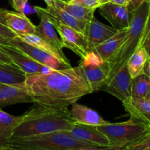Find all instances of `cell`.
Here are the masks:
<instances>
[{
	"instance_id": "29",
	"label": "cell",
	"mask_w": 150,
	"mask_h": 150,
	"mask_svg": "<svg viewBox=\"0 0 150 150\" xmlns=\"http://www.w3.org/2000/svg\"><path fill=\"white\" fill-rule=\"evenodd\" d=\"M28 0H11L12 6L16 12L24 13V8Z\"/></svg>"
},
{
	"instance_id": "36",
	"label": "cell",
	"mask_w": 150,
	"mask_h": 150,
	"mask_svg": "<svg viewBox=\"0 0 150 150\" xmlns=\"http://www.w3.org/2000/svg\"><path fill=\"white\" fill-rule=\"evenodd\" d=\"M142 46L144 47V48L146 49V51H147L148 54H149V56L150 57V32H149V35H148L147 37H146V40H144V42Z\"/></svg>"
},
{
	"instance_id": "7",
	"label": "cell",
	"mask_w": 150,
	"mask_h": 150,
	"mask_svg": "<svg viewBox=\"0 0 150 150\" xmlns=\"http://www.w3.org/2000/svg\"><path fill=\"white\" fill-rule=\"evenodd\" d=\"M49 16L51 23L54 25L57 34L59 35L63 48L71 50L81 59L84 58L89 53L85 35L67 25L63 24L50 15Z\"/></svg>"
},
{
	"instance_id": "24",
	"label": "cell",
	"mask_w": 150,
	"mask_h": 150,
	"mask_svg": "<svg viewBox=\"0 0 150 150\" xmlns=\"http://www.w3.org/2000/svg\"><path fill=\"white\" fill-rule=\"evenodd\" d=\"M54 4L65 10L79 21L89 23L92 17L95 16V9H90L78 4H71L64 0H54Z\"/></svg>"
},
{
	"instance_id": "20",
	"label": "cell",
	"mask_w": 150,
	"mask_h": 150,
	"mask_svg": "<svg viewBox=\"0 0 150 150\" xmlns=\"http://www.w3.org/2000/svg\"><path fill=\"white\" fill-rule=\"evenodd\" d=\"M17 37L23 42L34 45V46L38 47V48L49 53L50 54L53 55L54 57L59 59L60 60H62L63 62L67 64V65L71 66L70 61L67 59V58L65 57V55H64L62 50L58 49L55 46L51 45L48 41L42 38L38 34H29V35H21V36Z\"/></svg>"
},
{
	"instance_id": "12",
	"label": "cell",
	"mask_w": 150,
	"mask_h": 150,
	"mask_svg": "<svg viewBox=\"0 0 150 150\" xmlns=\"http://www.w3.org/2000/svg\"><path fill=\"white\" fill-rule=\"evenodd\" d=\"M0 48L8 55L13 64L22 70L26 76L41 74L52 70V69L37 62L27 55L13 47L0 45Z\"/></svg>"
},
{
	"instance_id": "41",
	"label": "cell",
	"mask_w": 150,
	"mask_h": 150,
	"mask_svg": "<svg viewBox=\"0 0 150 150\" xmlns=\"http://www.w3.org/2000/svg\"><path fill=\"white\" fill-rule=\"evenodd\" d=\"M144 98H146V100H148L150 101V91H149V92H148V94H147V95H146V96Z\"/></svg>"
},
{
	"instance_id": "4",
	"label": "cell",
	"mask_w": 150,
	"mask_h": 150,
	"mask_svg": "<svg viewBox=\"0 0 150 150\" xmlns=\"http://www.w3.org/2000/svg\"><path fill=\"white\" fill-rule=\"evenodd\" d=\"M150 1H145L133 11V18L128 26L127 36L124 42L115 54L108 62L109 65V74L107 81L113 77L119 69L126 64L135 50L140 45L141 40L146 24Z\"/></svg>"
},
{
	"instance_id": "1",
	"label": "cell",
	"mask_w": 150,
	"mask_h": 150,
	"mask_svg": "<svg viewBox=\"0 0 150 150\" xmlns=\"http://www.w3.org/2000/svg\"><path fill=\"white\" fill-rule=\"evenodd\" d=\"M32 103L52 107L68 108L82 97L93 92L80 65L28 75L25 80Z\"/></svg>"
},
{
	"instance_id": "11",
	"label": "cell",
	"mask_w": 150,
	"mask_h": 150,
	"mask_svg": "<svg viewBox=\"0 0 150 150\" xmlns=\"http://www.w3.org/2000/svg\"><path fill=\"white\" fill-rule=\"evenodd\" d=\"M118 31V29H116L113 26H107L100 22L95 16L92 17L86 24L84 33L87 41L89 52L95 47L115 35Z\"/></svg>"
},
{
	"instance_id": "15",
	"label": "cell",
	"mask_w": 150,
	"mask_h": 150,
	"mask_svg": "<svg viewBox=\"0 0 150 150\" xmlns=\"http://www.w3.org/2000/svg\"><path fill=\"white\" fill-rule=\"evenodd\" d=\"M35 10L40 19L39 25L36 26V34L40 35L56 48L62 51L61 40L57 35L58 34L51 23L48 13L45 11V8L38 6H35Z\"/></svg>"
},
{
	"instance_id": "18",
	"label": "cell",
	"mask_w": 150,
	"mask_h": 150,
	"mask_svg": "<svg viewBox=\"0 0 150 150\" xmlns=\"http://www.w3.org/2000/svg\"><path fill=\"white\" fill-rule=\"evenodd\" d=\"M127 30L128 28L119 29L118 32L115 35L105 40L100 45L95 47L91 51L96 53L103 61L108 62L117 53L122 42H124L127 36Z\"/></svg>"
},
{
	"instance_id": "43",
	"label": "cell",
	"mask_w": 150,
	"mask_h": 150,
	"mask_svg": "<svg viewBox=\"0 0 150 150\" xmlns=\"http://www.w3.org/2000/svg\"><path fill=\"white\" fill-rule=\"evenodd\" d=\"M149 132H150V129H149Z\"/></svg>"
},
{
	"instance_id": "33",
	"label": "cell",
	"mask_w": 150,
	"mask_h": 150,
	"mask_svg": "<svg viewBox=\"0 0 150 150\" xmlns=\"http://www.w3.org/2000/svg\"><path fill=\"white\" fill-rule=\"evenodd\" d=\"M145 1H150V0H130V3L128 7L131 11H134Z\"/></svg>"
},
{
	"instance_id": "3",
	"label": "cell",
	"mask_w": 150,
	"mask_h": 150,
	"mask_svg": "<svg viewBox=\"0 0 150 150\" xmlns=\"http://www.w3.org/2000/svg\"><path fill=\"white\" fill-rule=\"evenodd\" d=\"M7 150H67L83 147H98L79 141L67 131H57L29 137L11 139L4 145Z\"/></svg>"
},
{
	"instance_id": "26",
	"label": "cell",
	"mask_w": 150,
	"mask_h": 150,
	"mask_svg": "<svg viewBox=\"0 0 150 150\" xmlns=\"http://www.w3.org/2000/svg\"><path fill=\"white\" fill-rule=\"evenodd\" d=\"M150 91V78L145 74L139 75L132 79L131 97L145 98Z\"/></svg>"
},
{
	"instance_id": "35",
	"label": "cell",
	"mask_w": 150,
	"mask_h": 150,
	"mask_svg": "<svg viewBox=\"0 0 150 150\" xmlns=\"http://www.w3.org/2000/svg\"><path fill=\"white\" fill-rule=\"evenodd\" d=\"M7 10L4 9H0V23L2 24L7 26V21H6V13H7Z\"/></svg>"
},
{
	"instance_id": "37",
	"label": "cell",
	"mask_w": 150,
	"mask_h": 150,
	"mask_svg": "<svg viewBox=\"0 0 150 150\" xmlns=\"http://www.w3.org/2000/svg\"><path fill=\"white\" fill-rule=\"evenodd\" d=\"M143 73L150 78V57L147 59V61L146 62V63H145V65L144 67Z\"/></svg>"
},
{
	"instance_id": "31",
	"label": "cell",
	"mask_w": 150,
	"mask_h": 150,
	"mask_svg": "<svg viewBox=\"0 0 150 150\" xmlns=\"http://www.w3.org/2000/svg\"><path fill=\"white\" fill-rule=\"evenodd\" d=\"M121 148L115 147V146H107V147H83V148H76V149H71L67 150H121Z\"/></svg>"
},
{
	"instance_id": "30",
	"label": "cell",
	"mask_w": 150,
	"mask_h": 150,
	"mask_svg": "<svg viewBox=\"0 0 150 150\" xmlns=\"http://www.w3.org/2000/svg\"><path fill=\"white\" fill-rule=\"evenodd\" d=\"M149 32H150V5H149V13H148L147 18H146V24H145L144 29L143 35H142V40H141L140 45H139V46H142V45H143L144 42V40H146V37H147V35H149Z\"/></svg>"
},
{
	"instance_id": "14",
	"label": "cell",
	"mask_w": 150,
	"mask_h": 150,
	"mask_svg": "<svg viewBox=\"0 0 150 150\" xmlns=\"http://www.w3.org/2000/svg\"><path fill=\"white\" fill-rule=\"evenodd\" d=\"M23 103H32L25 83L0 86V108Z\"/></svg>"
},
{
	"instance_id": "25",
	"label": "cell",
	"mask_w": 150,
	"mask_h": 150,
	"mask_svg": "<svg viewBox=\"0 0 150 150\" xmlns=\"http://www.w3.org/2000/svg\"><path fill=\"white\" fill-rule=\"evenodd\" d=\"M149 57V54L144 47L139 46L135 50L126 63L132 79L143 73L144 67Z\"/></svg>"
},
{
	"instance_id": "8",
	"label": "cell",
	"mask_w": 150,
	"mask_h": 150,
	"mask_svg": "<svg viewBox=\"0 0 150 150\" xmlns=\"http://www.w3.org/2000/svg\"><path fill=\"white\" fill-rule=\"evenodd\" d=\"M10 42H11V45L13 48L27 55L37 62L46 66L52 70H62V69L72 67V66L67 65L59 59L54 57L49 53L38 47L23 42L17 36L13 39L10 40Z\"/></svg>"
},
{
	"instance_id": "32",
	"label": "cell",
	"mask_w": 150,
	"mask_h": 150,
	"mask_svg": "<svg viewBox=\"0 0 150 150\" xmlns=\"http://www.w3.org/2000/svg\"><path fill=\"white\" fill-rule=\"evenodd\" d=\"M0 64H13L8 55L1 48H0Z\"/></svg>"
},
{
	"instance_id": "23",
	"label": "cell",
	"mask_w": 150,
	"mask_h": 150,
	"mask_svg": "<svg viewBox=\"0 0 150 150\" xmlns=\"http://www.w3.org/2000/svg\"><path fill=\"white\" fill-rule=\"evenodd\" d=\"M26 75L15 64H0V86L24 83Z\"/></svg>"
},
{
	"instance_id": "28",
	"label": "cell",
	"mask_w": 150,
	"mask_h": 150,
	"mask_svg": "<svg viewBox=\"0 0 150 150\" xmlns=\"http://www.w3.org/2000/svg\"><path fill=\"white\" fill-rule=\"evenodd\" d=\"M67 1L71 4H78L87 8L95 10L100 7L99 0H69Z\"/></svg>"
},
{
	"instance_id": "39",
	"label": "cell",
	"mask_w": 150,
	"mask_h": 150,
	"mask_svg": "<svg viewBox=\"0 0 150 150\" xmlns=\"http://www.w3.org/2000/svg\"><path fill=\"white\" fill-rule=\"evenodd\" d=\"M43 1H45V4H47V7H52V6L54 4V0H43Z\"/></svg>"
},
{
	"instance_id": "40",
	"label": "cell",
	"mask_w": 150,
	"mask_h": 150,
	"mask_svg": "<svg viewBox=\"0 0 150 150\" xmlns=\"http://www.w3.org/2000/svg\"><path fill=\"white\" fill-rule=\"evenodd\" d=\"M99 1H100V6H102L103 5V4L108 3V0H99Z\"/></svg>"
},
{
	"instance_id": "6",
	"label": "cell",
	"mask_w": 150,
	"mask_h": 150,
	"mask_svg": "<svg viewBox=\"0 0 150 150\" xmlns=\"http://www.w3.org/2000/svg\"><path fill=\"white\" fill-rule=\"evenodd\" d=\"M79 65L81 67L93 92L100 90L109 74L108 62L103 61L96 53L89 51L84 58L81 59Z\"/></svg>"
},
{
	"instance_id": "9",
	"label": "cell",
	"mask_w": 150,
	"mask_h": 150,
	"mask_svg": "<svg viewBox=\"0 0 150 150\" xmlns=\"http://www.w3.org/2000/svg\"><path fill=\"white\" fill-rule=\"evenodd\" d=\"M132 79L127 65L125 64L101 86L100 90L105 91L123 102L131 97Z\"/></svg>"
},
{
	"instance_id": "42",
	"label": "cell",
	"mask_w": 150,
	"mask_h": 150,
	"mask_svg": "<svg viewBox=\"0 0 150 150\" xmlns=\"http://www.w3.org/2000/svg\"><path fill=\"white\" fill-rule=\"evenodd\" d=\"M0 150H7L4 146H0Z\"/></svg>"
},
{
	"instance_id": "10",
	"label": "cell",
	"mask_w": 150,
	"mask_h": 150,
	"mask_svg": "<svg viewBox=\"0 0 150 150\" xmlns=\"http://www.w3.org/2000/svg\"><path fill=\"white\" fill-rule=\"evenodd\" d=\"M99 13L116 29L128 28L133 18V11L128 6L106 3L99 7Z\"/></svg>"
},
{
	"instance_id": "17",
	"label": "cell",
	"mask_w": 150,
	"mask_h": 150,
	"mask_svg": "<svg viewBox=\"0 0 150 150\" xmlns=\"http://www.w3.org/2000/svg\"><path fill=\"white\" fill-rule=\"evenodd\" d=\"M122 105L130 117L150 126V101L144 98H133L123 101Z\"/></svg>"
},
{
	"instance_id": "38",
	"label": "cell",
	"mask_w": 150,
	"mask_h": 150,
	"mask_svg": "<svg viewBox=\"0 0 150 150\" xmlns=\"http://www.w3.org/2000/svg\"><path fill=\"white\" fill-rule=\"evenodd\" d=\"M0 45L12 47L10 40L7 39V38H3V37H1V36H0Z\"/></svg>"
},
{
	"instance_id": "5",
	"label": "cell",
	"mask_w": 150,
	"mask_h": 150,
	"mask_svg": "<svg viewBox=\"0 0 150 150\" xmlns=\"http://www.w3.org/2000/svg\"><path fill=\"white\" fill-rule=\"evenodd\" d=\"M97 128L106 136L111 146L122 149L148 133L150 126L130 117L127 121L117 123L108 122L97 126Z\"/></svg>"
},
{
	"instance_id": "2",
	"label": "cell",
	"mask_w": 150,
	"mask_h": 150,
	"mask_svg": "<svg viewBox=\"0 0 150 150\" xmlns=\"http://www.w3.org/2000/svg\"><path fill=\"white\" fill-rule=\"evenodd\" d=\"M74 124L68 108H52L35 103L22 115L21 122L14 130L11 139L67 131Z\"/></svg>"
},
{
	"instance_id": "27",
	"label": "cell",
	"mask_w": 150,
	"mask_h": 150,
	"mask_svg": "<svg viewBox=\"0 0 150 150\" xmlns=\"http://www.w3.org/2000/svg\"><path fill=\"white\" fill-rule=\"evenodd\" d=\"M121 150H150V132L141 136Z\"/></svg>"
},
{
	"instance_id": "22",
	"label": "cell",
	"mask_w": 150,
	"mask_h": 150,
	"mask_svg": "<svg viewBox=\"0 0 150 150\" xmlns=\"http://www.w3.org/2000/svg\"><path fill=\"white\" fill-rule=\"evenodd\" d=\"M22 116H13L0 109V146L12 138L16 127L20 124Z\"/></svg>"
},
{
	"instance_id": "19",
	"label": "cell",
	"mask_w": 150,
	"mask_h": 150,
	"mask_svg": "<svg viewBox=\"0 0 150 150\" xmlns=\"http://www.w3.org/2000/svg\"><path fill=\"white\" fill-rule=\"evenodd\" d=\"M7 26L17 36L36 34V26L32 23L24 13L7 10L6 13Z\"/></svg>"
},
{
	"instance_id": "13",
	"label": "cell",
	"mask_w": 150,
	"mask_h": 150,
	"mask_svg": "<svg viewBox=\"0 0 150 150\" xmlns=\"http://www.w3.org/2000/svg\"><path fill=\"white\" fill-rule=\"evenodd\" d=\"M67 132L72 137L79 141L92 144L101 147L112 146L109 140L97 128V126L84 125L75 123L73 127Z\"/></svg>"
},
{
	"instance_id": "16",
	"label": "cell",
	"mask_w": 150,
	"mask_h": 150,
	"mask_svg": "<svg viewBox=\"0 0 150 150\" xmlns=\"http://www.w3.org/2000/svg\"><path fill=\"white\" fill-rule=\"evenodd\" d=\"M71 105L70 114L75 123L84 125L100 126L109 122L103 120L97 111L86 105H81L77 102Z\"/></svg>"
},
{
	"instance_id": "21",
	"label": "cell",
	"mask_w": 150,
	"mask_h": 150,
	"mask_svg": "<svg viewBox=\"0 0 150 150\" xmlns=\"http://www.w3.org/2000/svg\"><path fill=\"white\" fill-rule=\"evenodd\" d=\"M45 10L50 16L61 22L62 23L67 25L84 35L87 23L79 21L55 4L52 7L45 8Z\"/></svg>"
},
{
	"instance_id": "34",
	"label": "cell",
	"mask_w": 150,
	"mask_h": 150,
	"mask_svg": "<svg viewBox=\"0 0 150 150\" xmlns=\"http://www.w3.org/2000/svg\"><path fill=\"white\" fill-rule=\"evenodd\" d=\"M108 2L122 6H129L130 0H108Z\"/></svg>"
}]
</instances>
